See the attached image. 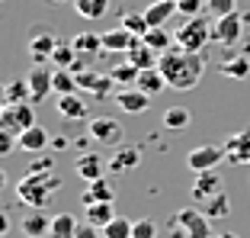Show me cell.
I'll return each mask as SVG.
<instances>
[{"label":"cell","mask_w":250,"mask_h":238,"mask_svg":"<svg viewBox=\"0 0 250 238\" xmlns=\"http://www.w3.org/2000/svg\"><path fill=\"white\" fill-rule=\"evenodd\" d=\"M55 45H58L55 29H52V26H45V23H39V26H32L29 39H26V52H29V58L36 61V65H45V61H52Z\"/></svg>","instance_id":"277c9868"},{"label":"cell","mask_w":250,"mask_h":238,"mask_svg":"<svg viewBox=\"0 0 250 238\" xmlns=\"http://www.w3.org/2000/svg\"><path fill=\"white\" fill-rule=\"evenodd\" d=\"M52 84H55V94H58V97H64V94H77V74L67 71V68H55Z\"/></svg>","instance_id":"836d02e7"},{"label":"cell","mask_w":250,"mask_h":238,"mask_svg":"<svg viewBox=\"0 0 250 238\" xmlns=\"http://www.w3.org/2000/svg\"><path fill=\"white\" fill-rule=\"evenodd\" d=\"M202 7H208L206 0H177L180 16H186V20H192V16H202Z\"/></svg>","instance_id":"ab89813d"},{"label":"cell","mask_w":250,"mask_h":238,"mask_svg":"<svg viewBox=\"0 0 250 238\" xmlns=\"http://www.w3.org/2000/svg\"><path fill=\"white\" fill-rule=\"evenodd\" d=\"M52 65H55V68H67V71L77 65V52H74V45H71V42H58V45H55Z\"/></svg>","instance_id":"d590c367"},{"label":"cell","mask_w":250,"mask_h":238,"mask_svg":"<svg viewBox=\"0 0 250 238\" xmlns=\"http://www.w3.org/2000/svg\"><path fill=\"white\" fill-rule=\"evenodd\" d=\"M161 122H164V129H170V132H180V129H186L192 122V113L186 110V106H167Z\"/></svg>","instance_id":"f546056e"},{"label":"cell","mask_w":250,"mask_h":238,"mask_svg":"<svg viewBox=\"0 0 250 238\" xmlns=\"http://www.w3.org/2000/svg\"><path fill=\"white\" fill-rule=\"evenodd\" d=\"M74 171H77V177H83L87 184H93V180H100L106 171H109V161H103L96 151H83V155H77V161H74Z\"/></svg>","instance_id":"4fadbf2b"},{"label":"cell","mask_w":250,"mask_h":238,"mask_svg":"<svg viewBox=\"0 0 250 238\" xmlns=\"http://www.w3.org/2000/svg\"><path fill=\"white\" fill-rule=\"evenodd\" d=\"M135 87L145 90L147 97H157V94L167 87V81H164L161 68H151V71H141V74H138V84H135Z\"/></svg>","instance_id":"4dcf8cb0"},{"label":"cell","mask_w":250,"mask_h":238,"mask_svg":"<svg viewBox=\"0 0 250 238\" xmlns=\"http://www.w3.org/2000/svg\"><path fill=\"white\" fill-rule=\"evenodd\" d=\"M3 103H10V106H20V103H32V94H29V81H22V77H16V81H10L7 87H3Z\"/></svg>","instance_id":"4316f807"},{"label":"cell","mask_w":250,"mask_h":238,"mask_svg":"<svg viewBox=\"0 0 250 238\" xmlns=\"http://www.w3.org/2000/svg\"><path fill=\"white\" fill-rule=\"evenodd\" d=\"M52 3H67V0H52Z\"/></svg>","instance_id":"681fc988"},{"label":"cell","mask_w":250,"mask_h":238,"mask_svg":"<svg viewBox=\"0 0 250 238\" xmlns=\"http://www.w3.org/2000/svg\"><path fill=\"white\" fill-rule=\"evenodd\" d=\"M83 209H87V222L96 225V229H106V225L116 219L112 203H93V206H83Z\"/></svg>","instance_id":"1f68e13d"},{"label":"cell","mask_w":250,"mask_h":238,"mask_svg":"<svg viewBox=\"0 0 250 238\" xmlns=\"http://www.w3.org/2000/svg\"><path fill=\"white\" fill-rule=\"evenodd\" d=\"M225 151H228L231 164H250V129L228 135L225 139Z\"/></svg>","instance_id":"2e32d148"},{"label":"cell","mask_w":250,"mask_h":238,"mask_svg":"<svg viewBox=\"0 0 250 238\" xmlns=\"http://www.w3.org/2000/svg\"><path fill=\"white\" fill-rule=\"evenodd\" d=\"M58 113H61L64 119H71V122H81V119L90 116L87 100L77 97V94H64V97H58Z\"/></svg>","instance_id":"ac0fdd59"},{"label":"cell","mask_w":250,"mask_h":238,"mask_svg":"<svg viewBox=\"0 0 250 238\" xmlns=\"http://www.w3.org/2000/svg\"><path fill=\"white\" fill-rule=\"evenodd\" d=\"M141 164V151L138 148H116V155L109 158V171L112 174H125V171H132V167H138Z\"/></svg>","instance_id":"603a6c76"},{"label":"cell","mask_w":250,"mask_h":238,"mask_svg":"<svg viewBox=\"0 0 250 238\" xmlns=\"http://www.w3.org/2000/svg\"><path fill=\"white\" fill-rule=\"evenodd\" d=\"M225 158H228L225 145H199V148H192L186 155V164H189L192 174H202V171H215Z\"/></svg>","instance_id":"ba28073f"},{"label":"cell","mask_w":250,"mask_h":238,"mask_svg":"<svg viewBox=\"0 0 250 238\" xmlns=\"http://www.w3.org/2000/svg\"><path fill=\"white\" fill-rule=\"evenodd\" d=\"M132 238H157V225L154 219H138L132 229Z\"/></svg>","instance_id":"b9f144b4"},{"label":"cell","mask_w":250,"mask_h":238,"mask_svg":"<svg viewBox=\"0 0 250 238\" xmlns=\"http://www.w3.org/2000/svg\"><path fill=\"white\" fill-rule=\"evenodd\" d=\"M173 3H177V0H173Z\"/></svg>","instance_id":"f907efd6"},{"label":"cell","mask_w":250,"mask_h":238,"mask_svg":"<svg viewBox=\"0 0 250 238\" xmlns=\"http://www.w3.org/2000/svg\"><path fill=\"white\" fill-rule=\"evenodd\" d=\"M202 213H206V219L208 222H221V219L231 213V196L221 190V193H215L212 200H206L202 203Z\"/></svg>","instance_id":"d4e9b609"},{"label":"cell","mask_w":250,"mask_h":238,"mask_svg":"<svg viewBox=\"0 0 250 238\" xmlns=\"http://www.w3.org/2000/svg\"><path fill=\"white\" fill-rule=\"evenodd\" d=\"M132 229H135V222L116 216V219H112V222L103 229V238H132Z\"/></svg>","instance_id":"8d00e7d4"},{"label":"cell","mask_w":250,"mask_h":238,"mask_svg":"<svg viewBox=\"0 0 250 238\" xmlns=\"http://www.w3.org/2000/svg\"><path fill=\"white\" fill-rule=\"evenodd\" d=\"M208 42H212V23H208L206 13L186 20L177 29V48H183V52H199L202 55V48H206Z\"/></svg>","instance_id":"3957f363"},{"label":"cell","mask_w":250,"mask_h":238,"mask_svg":"<svg viewBox=\"0 0 250 238\" xmlns=\"http://www.w3.org/2000/svg\"><path fill=\"white\" fill-rule=\"evenodd\" d=\"M71 45H74V52H77V58L87 61V65H93V61L100 58V52H106L100 32H74Z\"/></svg>","instance_id":"8fae6325"},{"label":"cell","mask_w":250,"mask_h":238,"mask_svg":"<svg viewBox=\"0 0 250 238\" xmlns=\"http://www.w3.org/2000/svg\"><path fill=\"white\" fill-rule=\"evenodd\" d=\"M87 135L93 142H100V145L116 148L119 142H122L125 129H122V122H119V119H112V116H93V119H90V126H87Z\"/></svg>","instance_id":"8992f818"},{"label":"cell","mask_w":250,"mask_h":238,"mask_svg":"<svg viewBox=\"0 0 250 238\" xmlns=\"http://www.w3.org/2000/svg\"><path fill=\"white\" fill-rule=\"evenodd\" d=\"M52 167H55L52 158H48V155H39L36 161L29 164V171H26V174H52Z\"/></svg>","instance_id":"7bdbcfd3"},{"label":"cell","mask_w":250,"mask_h":238,"mask_svg":"<svg viewBox=\"0 0 250 238\" xmlns=\"http://www.w3.org/2000/svg\"><path fill=\"white\" fill-rule=\"evenodd\" d=\"M215 238H237L234 232H221V235H215Z\"/></svg>","instance_id":"c3c4849f"},{"label":"cell","mask_w":250,"mask_h":238,"mask_svg":"<svg viewBox=\"0 0 250 238\" xmlns=\"http://www.w3.org/2000/svg\"><path fill=\"white\" fill-rule=\"evenodd\" d=\"M173 219H177V222L186 229V235H189V238H215L212 235V222H208L206 213H202V209H196V206L177 209V213H173Z\"/></svg>","instance_id":"9c48e42d"},{"label":"cell","mask_w":250,"mask_h":238,"mask_svg":"<svg viewBox=\"0 0 250 238\" xmlns=\"http://www.w3.org/2000/svg\"><path fill=\"white\" fill-rule=\"evenodd\" d=\"M173 13H180L173 0H154V3H151V7L145 10L147 26H151V29H157V26H167V20H170Z\"/></svg>","instance_id":"7402d4cb"},{"label":"cell","mask_w":250,"mask_h":238,"mask_svg":"<svg viewBox=\"0 0 250 238\" xmlns=\"http://www.w3.org/2000/svg\"><path fill=\"white\" fill-rule=\"evenodd\" d=\"M135 42H138V36L125 32L122 26H116V29H106V32H103V48H106V52H119V55H125Z\"/></svg>","instance_id":"d6986e66"},{"label":"cell","mask_w":250,"mask_h":238,"mask_svg":"<svg viewBox=\"0 0 250 238\" xmlns=\"http://www.w3.org/2000/svg\"><path fill=\"white\" fill-rule=\"evenodd\" d=\"M157 68H161V74L170 90H192L202 81V74H206V58L199 52H183V48L173 45L170 52L161 55Z\"/></svg>","instance_id":"6da1fadb"},{"label":"cell","mask_w":250,"mask_h":238,"mask_svg":"<svg viewBox=\"0 0 250 238\" xmlns=\"http://www.w3.org/2000/svg\"><path fill=\"white\" fill-rule=\"evenodd\" d=\"M74 238H103V229L83 222V225H77V235H74Z\"/></svg>","instance_id":"ee69618b"},{"label":"cell","mask_w":250,"mask_h":238,"mask_svg":"<svg viewBox=\"0 0 250 238\" xmlns=\"http://www.w3.org/2000/svg\"><path fill=\"white\" fill-rule=\"evenodd\" d=\"M16 126H20V135L36 126V103H20L16 106Z\"/></svg>","instance_id":"74e56055"},{"label":"cell","mask_w":250,"mask_h":238,"mask_svg":"<svg viewBox=\"0 0 250 238\" xmlns=\"http://www.w3.org/2000/svg\"><path fill=\"white\" fill-rule=\"evenodd\" d=\"M125 58L132 61V65L138 68V71H151V68H157V65H161V55H157L154 48H151V45L145 42V39H138V42H135L132 48L125 52Z\"/></svg>","instance_id":"9a60e30c"},{"label":"cell","mask_w":250,"mask_h":238,"mask_svg":"<svg viewBox=\"0 0 250 238\" xmlns=\"http://www.w3.org/2000/svg\"><path fill=\"white\" fill-rule=\"evenodd\" d=\"M13 145H16V142H13V135H10V132H0V155L7 158L10 151H13Z\"/></svg>","instance_id":"f6af8a7d"},{"label":"cell","mask_w":250,"mask_h":238,"mask_svg":"<svg viewBox=\"0 0 250 238\" xmlns=\"http://www.w3.org/2000/svg\"><path fill=\"white\" fill-rule=\"evenodd\" d=\"M77 90H83V94H90V97H116V81H112L109 74H100V71H93V68H83V71H77Z\"/></svg>","instance_id":"5b68a950"},{"label":"cell","mask_w":250,"mask_h":238,"mask_svg":"<svg viewBox=\"0 0 250 238\" xmlns=\"http://www.w3.org/2000/svg\"><path fill=\"white\" fill-rule=\"evenodd\" d=\"M55 71L52 68H45V65H36L26 74V81H29V94H32V103H42L48 94H55V84H52Z\"/></svg>","instance_id":"7c38bea8"},{"label":"cell","mask_w":250,"mask_h":238,"mask_svg":"<svg viewBox=\"0 0 250 238\" xmlns=\"http://www.w3.org/2000/svg\"><path fill=\"white\" fill-rule=\"evenodd\" d=\"M218 71L231 81H244V77H250V55H231L228 61H221Z\"/></svg>","instance_id":"484cf974"},{"label":"cell","mask_w":250,"mask_h":238,"mask_svg":"<svg viewBox=\"0 0 250 238\" xmlns=\"http://www.w3.org/2000/svg\"><path fill=\"white\" fill-rule=\"evenodd\" d=\"M61 190L58 174H22V180L16 184V200L26 209H45L48 200Z\"/></svg>","instance_id":"7a4b0ae2"},{"label":"cell","mask_w":250,"mask_h":238,"mask_svg":"<svg viewBox=\"0 0 250 238\" xmlns=\"http://www.w3.org/2000/svg\"><path fill=\"white\" fill-rule=\"evenodd\" d=\"M112 100H116V106L122 113H132V116H141V113H147V106H151V97L138 87H119Z\"/></svg>","instance_id":"30bf717a"},{"label":"cell","mask_w":250,"mask_h":238,"mask_svg":"<svg viewBox=\"0 0 250 238\" xmlns=\"http://www.w3.org/2000/svg\"><path fill=\"white\" fill-rule=\"evenodd\" d=\"M241 36H244V16L237 10L228 16H215L212 20V42L234 45V42H241Z\"/></svg>","instance_id":"52a82bcc"},{"label":"cell","mask_w":250,"mask_h":238,"mask_svg":"<svg viewBox=\"0 0 250 238\" xmlns=\"http://www.w3.org/2000/svg\"><path fill=\"white\" fill-rule=\"evenodd\" d=\"M0 232H10V219H7V213H0Z\"/></svg>","instance_id":"7dc6e473"},{"label":"cell","mask_w":250,"mask_h":238,"mask_svg":"<svg viewBox=\"0 0 250 238\" xmlns=\"http://www.w3.org/2000/svg\"><path fill=\"white\" fill-rule=\"evenodd\" d=\"M0 132L20 135V126H16V106L3 103V110H0Z\"/></svg>","instance_id":"f35d334b"},{"label":"cell","mask_w":250,"mask_h":238,"mask_svg":"<svg viewBox=\"0 0 250 238\" xmlns=\"http://www.w3.org/2000/svg\"><path fill=\"white\" fill-rule=\"evenodd\" d=\"M52 145H55V148L61 151V148H67V145H71V142H67L64 135H55V139H52Z\"/></svg>","instance_id":"bcb514c9"},{"label":"cell","mask_w":250,"mask_h":238,"mask_svg":"<svg viewBox=\"0 0 250 238\" xmlns=\"http://www.w3.org/2000/svg\"><path fill=\"white\" fill-rule=\"evenodd\" d=\"M145 42L151 45L157 55H164V52H170V48L177 45V32H170L167 26H157V29H151V32L145 36Z\"/></svg>","instance_id":"83f0119b"},{"label":"cell","mask_w":250,"mask_h":238,"mask_svg":"<svg viewBox=\"0 0 250 238\" xmlns=\"http://www.w3.org/2000/svg\"><path fill=\"white\" fill-rule=\"evenodd\" d=\"M215 193H221V174L218 171H202V174H196V180H192V200H196V203H206V200H212Z\"/></svg>","instance_id":"5bb4252c"},{"label":"cell","mask_w":250,"mask_h":238,"mask_svg":"<svg viewBox=\"0 0 250 238\" xmlns=\"http://www.w3.org/2000/svg\"><path fill=\"white\" fill-rule=\"evenodd\" d=\"M20 229H22V235H26V238H45L48 232H52V219L45 216L42 209H29V213L22 216Z\"/></svg>","instance_id":"e0dca14e"},{"label":"cell","mask_w":250,"mask_h":238,"mask_svg":"<svg viewBox=\"0 0 250 238\" xmlns=\"http://www.w3.org/2000/svg\"><path fill=\"white\" fill-rule=\"evenodd\" d=\"M48 142H52V135L45 132L42 126H32V129H26V132L20 135V148L32 151V155H42V151L48 148Z\"/></svg>","instance_id":"44dd1931"},{"label":"cell","mask_w":250,"mask_h":238,"mask_svg":"<svg viewBox=\"0 0 250 238\" xmlns=\"http://www.w3.org/2000/svg\"><path fill=\"white\" fill-rule=\"evenodd\" d=\"M52 238H74L77 235V219L71 216V213H58V216H52V232H48Z\"/></svg>","instance_id":"d6a6232c"},{"label":"cell","mask_w":250,"mask_h":238,"mask_svg":"<svg viewBox=\"0 0 250 238\" xmlns=\"http://www.w3.org/2000/svg\"><path fill=\"white\" fill-rule=\"evenodd\" d=\"M74 13L83 20H103L109 13V0H74Z\"/></svg>","instance_id":"f1b7e54d"},{"label":"cell","mask_w":250,"mask_h":238,"mask_svg":"<svg viewBox=\"0 0 250 238\" xmlns=\"http://www.w3.org/2000/svg\"><path fill=\"white\" fill-rule=\"evenodd\" d=\"M125 32H132V36L145 39L147 32H151V26H147V16L145 13H122V23H119Z\"/></svg>","instance_id":"e575fe53"},{"label":"cell","mask_w":250,"mask_h":238,"mask_svg":"<svg viewBox=\"0 0 250 238\" xmlns=\"http://www.w3.org/2000/svg\"><path fill=\"white\" fill-rule=\"evenodd\" d=\"M208 3V13L212 16H228L237 10V0H206Z\"/></svg>","instance_id":"60d3db41"},{"label":"cell","mask_w":250,"mask_h":238,"mask_svg":"<svg viewBox=\"0 0 250 238\" xmlns=\"http://www.w3.org/2000/svg\"><path fill=\"white\" fill-rule=\"evenodd\" d=\"M106 74H109L112 81L119 84V87H135L141 71H138V68H135L128 58H122V61H116V65H109V71H106Z\"/></svg>","instance_id":"cb8c5ba5"},{"label":"cell","mask_w":250,"mask_h":238,"mask_svg":"<svg viewBox=\"0 0 250 238\" xmlns=\"http://www.w3.org/2000/svg\"><path fill=\"white\" fill-rule=\"evenodd\" d=\"M116 200V190L109 187V180L106 177H100V180H93V184L87 187L81 193V203L83 206H93V203H112Z\"/></svg>","instance_id":"ffe728a7"}]
</instances>
